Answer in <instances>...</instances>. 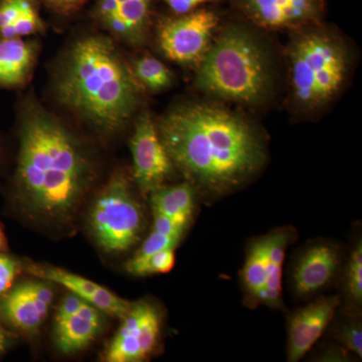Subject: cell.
Masks as SVG:
<instances>
[{
    "label": "cell",
    "instance_id": "cell-27",
    "mask_svg": "<svg viewBox=\"0 0 362 362\" xmlns=\"http://www.w3.org/2000/svg\"><path fill=\"white\" fill-rule=\"evenodd\" d=\"M21 271V266L18 259L0 254V296L13 288L14 280Z\"/></svg>",
    "mask_w": 362,
    "mask_h": 362
},
{
    "label": "cell",
    "instance_id": "cell-1",
    "mask_svg": "<svg viewBox=\"0 0 362 362\" xmlns=\"http://www.w3.org/2000/svg\"><path fill=\"white\" fill-rule=\"evenodd\" d=\"M156 126L173 168L206 199L237 192L268 160V145L258 126L221 104L185 102Z\"/></svg>",
    "mask_w": 362,
    "mask_h": 362
},
{
    "label": "cell",
    "instance_id": "cell-31",
    "mask_svg": "<svg viewBox=\"0 0 362 362\" xmlns=\"http://www.w3.org/2000/svg\"><path fill=\"white\" fill-rule=\"evenodd\" d=\"M8 337H7L6 331L0 325V354H4L8 345Z\"/></svg>",
    "mask_w": 362,
    "mask_h": 362
},
{
    "label": "cell",
    "instance_id": "cell-18",
    "mask_svg": "<svg viewBox=\"0 0 362 362\" xmlns=\"http://www.w3.org/2000/svg\"><path fill=\"white\" fill-rule=\"evenodd\" d=\"M37 58V47L21 37L0 40V88H16L30 77Z\"/></svg>",
    "mask_w": 362,
    "mask_h": 362
},
{
    "label": "cell",
    "instance_id": "cell-30",
    "mask_svg": "<svg viewBox=\"0 0 362 362\" xmlns=\"http://www.w3.org/2000/svg\"><path fill=\"white\" fill-rule=\"evenodd\" d=\"M45 1L57 13L70 14L78 11L85 4L86 0H45Z\"/></svg>",
    "mask_w": 362,
    "mask_h": 362
},
{
    "label": "cell",
    "instance_id": "cell-15",
    "mask_svg": "<svg viewBox=\"0 0 362 362\" xmlns=\"http://www.w3.org/2000/svg\"><path fill=\"white\" fill-rule=\"evenodd\" d=\"M28 272L35 277L63 286L69 292L82 298L100 311L117 318L122 319L132 305L103 286L57 267L33 264L28 267Z\"/></svg>",
    "mask_w": 362,
    "mask_h": 362
},
{
    "label": "cell",
    "instance_id": "cell-29",
    "mask_svg": "<svg viewBox=\"0 0 362 362\" xmlns=\"http://www.w3.org/2000/svg\"><path fill=\"white\" fill-rule=\"evenodd\" d=\"M221 1L223 0H163L164 4L175 13V16L192 13L202 7H206L207 4H218Z\"/></svg>",
    "mask_w": 362,
    "mask_h": 362
},
{
    "label": "cell",
    "instance_id": "cell-23",
    "mask_svg": "<svg viewBox=\"0 0 362 362\" xmlns=\"http://www.w3.org/2000/svg\"><path fill=\"white\" fill-rule=\"evenodd\" d=\"M175 265V249L168 247L152 255L144 261L136 264H126V270L134 276L158 275L169 273Z\"/></svg>",
    "mask_w": 362,
    "mask_h": 362
},
{
    "label": "cell",
    "instance_id": "cell-13",
    "mask_svg": "<svg viewBox=\"0 0 362 362\" xmlns=\"http://www.w3.org/2000/svg\"><path fill=\"white\" fill-rule=\"evenodd\" d=\"M2 296L0 315L16 329L35 333L47 315L54 290L47 281H26Z\"/></svg>",
    "mask_w": 362,
    "mask_h": 362
},
{
    "label": "cell",
    "instance_id": "cell-14",
    "mask_svg": "<svg viewBox=\"0 0 362 362\" xmlns=\"http://www.w3.org/2000/svg\"><path fill=\"white\" fill-rule=\"evenodd\" d=\"M153 0H97L96 18L117 39L141 47L148 37Z\"/></svg>",
    "mask_w": 362,
    "mask_h": 362
},
{
    "label": "cell",
    "instance_id": "cell-10",
    "mask_svg": "<svg viewBox=\"0 0 362 362\" xmlns=\"http://www.w3.org/2000/svg\"><path fill=\"white\" fill-rule=\"evenodd\" d=\"M130 148L134 182L142 194H149L164 185L175 168L148 112H143L136 120Z\"/></svg>",
    "mask_w": 362,
    "mask_h": 362
},
{
    "label": "cell",
    "instance_id": "cell-26",
    "mask_svg": "<svg viewBox=\"0 0 362 362\" xmlns=\"http://www.w3.org/2000/svg\"><path fill=\"white\" fill-rule=\"evenodd\" d=\"M33 0H0V40L11 39V28Z\"/></svg>",
    "mask_w": 362,
    "mask_h": 362
},
{
    "label": "cell",
    "instance_id": "cell-16",
    "mask_svg": "<svg viewBox=\"0 0 362 362\" xmlns=\"http://www.w3.org/2000/svg\"><path fill=\"white\" fill-rule=\"evenodd\" d=\"M103 327V312L88 302L62 322L54 323V340L59 351L70 354L86 349Z\"/></svg>",
    "mask_w": 362,
    "mask_h": 362
},
{
    "label": "cell",
    "instance_id": "cell-24",
    "mask_svg": "<svg viewBox=\"0 0 362 362\" xmlns=\"http://www.w3.org/2000/svg\"><path fill=\"white\" fill-rule=\"evenodd\" d=\"M335 339L347 351L352 352L359 358L362 357V327L358 313H351L346 320L338 324L333 334Z\"/></svg>",
    "mask_w": 362,
    "mask_h": 362
},
{
    "label": "cell",
    "instance_id": "cell-4",
    "mask_svg": "<svg viewBox=\"0 0 362 362\" xmlns=\"http://www.w3.org/2000/svg\"><path fill=\"white\" fill-rule=\"evenodd\" d=\"M251 23H226L197 66L194 86L206 96L249 107L268 103L278 88L275 52Z\"/></svg>",
    "mask_w": 362,
    "mask_h": 362
},
{
    "label": "cell",
    "instance_id": "cell-6",
    "mask_svg": "<svg viewBox=\"0 0 362 362\" xmlns=\"http://www.w3.org/2000/svg\"><path fill=\"white\" fill-rule=\"evenodd\" d=\"M89 225L98 246L105 252L120 254L139 242L144 232V209L123 171L114 173L95 199Z\"/></svg>",
    "mask_w": 362,
    "mask_h": 362
},
{
    "label": "cell",
    "instance_id": "cell-22",
    "mask_svg": "<svg viewBox=\"0 0 362 362\" xmlns=\"http://www.w3.org/2000/svg\"><path fill=\"white\" fill-rule=\"evenodd\" d=\"M344 294L352 308L358 310L362 303V244L359 240L344 268Z\"/></svg>",
    "mask_w": 362,
    "mask_h": 362
},
{
    "label": "cell",
    "instance_id": "cell-5",
    "mask_svg": "<svg viewBox=\"0 0 362 362\" xmlns=\"http://www.w3.org/2000/svg\"><path fill=\"white\" fill-rule=\"evenodd\" d=\"M293 32L287 47L290 107L296 115H318L349 82L354 66L351 49L322 21Z\"/></svg>",
    "mask_w": 362,
    "mask_h": 362
},
{
    "label": "cell",
    "instance_id": "cell-2",
    "mask_svg": "<svg viewBox=\"0 0 362 362\" xmlns=\"http://www.w3.org/2000/svg\"><path fill=\"white\" fill-rule=\"evenodd\" d=\"M95 177L94 161L77 136L42 107H26L14 180L23 213L51 228L71 225Z\"/></svg>",
    "mask_w": 362,
    "mask_h": 362
},
{
    "label": "cell",
    "instance_id": "cell-3",
    "mask_svg": "<svg viewBox=\"0 0 362 362\" xmlns=\"http://www.w3.org/2000/svg\"><path fill=\"white\" fill-rule=\"evenodd\" d=\"M54 90L66 110L98 132L111 135L129 123L143 89L113 40L88 35L69 49L54 78Z\"/></svg>",
    "mask_w": 362,
    "mask_h": 362
},
{
    "label": "cell",
    "instance_id": "cell-17",
    "mask_svg": "<svg viewBox=\"0 0 362 362\" xmlns=\"http://www.w3.org/2000/svg\"><path fill=\"white\" fill-rule=\"evenodd\" d=\"M268 276L265 286V303L275 310L283 308V265L287 247L296 239V230L292 226H283L267 233Z\"/></svg>",
    "mask_w": 362,
    "mask_h": 362
},
{
    "label": "cell",
    "instance_id": "cell-32",
    "mask_svg": "<svg viewBox=\"0 0 362 362\" xmlns=\"http://www.w3.org/2000/svg\"><path fill=\"white\" fill-rule=\"evenodd\" d=\"M6 249V239L1 228H0V254Z\"/></svg>",
    "mask_w": 362,
    "mask_h": 362
},
{
    "label": "cell",
    "instance_id": "cell-8",
    "mask_svg": "<svg viewBox=\"0 0 362 362\" xmlns=\"http://www.w3.org/2000/svg\"><path fill=\"white\" fill-rule=\"evenodd\" d=\"M104 354L107 362H139L154 354L160 339L162 313L150 300L133 302Z\"/></svg>",
    "mask_w": 362,
    "mask_h": 362
},
{
    "label": "cell",
    "instance_id": "cell-20",
    "mask_svg": "<svg viewBox=\"0 0 362 362\" xmlns=\"http://www.w3.org/2000/svg\"><path fill=\"white\" fill-rule=\"evenodd\" d=\"M152 213L189 226L194 220L197 189L189 182L175 185H161L150 192Z\"/></svg>",
    "mask_w": 362,
    "mask_h": 362
},
{
    "label": "cell",
    "instance_id": "cell-9",
    "mask_svg": "<svg viewBox=\"0 0 362 362\" xmlns=\"http://www.w3.org/2000/svg\"><path fill=\"white\" fill-rule=\"evenodd\" d=\"M259 30H296L322 21L325 0H228Z\"/></svg>",
    "mask_w": 362,
    "mask_h": 362
},
{
    "label": "cell",
    "instance_id": "cell-28",
    "mask_svg": "<svg viewBox=\"0 0 362 362\" xmlns=\"http://www.w3.org/2000/svg\"><path fill=\"white\" fill-rule=\"evenodd\" d=\"M85 303L86 301L82 298L69 292V295H66L59 304L56 316H54V323L62 322L69 317L73 316L82 308Z\"/></svg>",
    "mask_w": 362,
    "mask_h": 362
},
{
    "label": "cell",
    "instance_id": "cell-11",
    "mask_svg": "<svg viewBox=\"0 0 362 362\" xmlns=\"http://www.w3.org/2000/svg\"><path fill=\"white\" fill-rule=\"evenodd\" d=\"M341 263L340 250L334 243L319 240L304 247L291 269L295 296L310 298L333 282Z\"/></svg>",
    "mask_w": 362,
    "mask_h": 362
},
{
    "label": "cell",
    "instance_id": "cell-12",
    "mask_svg": "<svg viewBox=\"0 0 362 362\" xmlns=\"http://www.w3.org/2000/svg\"><path fill=\"white\" fill-rule=\"evenodd\" d=\"M339 305V296H322L293 312L287 325L288 361H301L310 351L332 322Z\"/></svg>",
    "mask_w": 362,
    "mask_h": 362
},
{
    "label": "cell",
    "instance_id": "cell-21",
    "mask_svg": "<svg viewBox=\"0 0 362 362\" xmlns=\"http://www.w3.org/2000/svg\"><path fill=\"white\" fill-rule=\"evenodd\" d=\"M131 69L143 90L160 92L173 85V74L162 62L150 54L136 59Z\"/></svg>",
    "mask_w": 362,
    "mask_h": 362
},
{
    "label": "cell",
    "instance_id": "cell-25",
    "mask_svg": "<svg viewBox=\"0 0 362 362\" xmlns=\"http://www.w3.org/2000/svg\"><path fill=\"white\" fill-rule=\"evenodd\" d=\"M181 238L173 237V235H165L158 232V230L152 228L151 233L148 237L142 243L134 256L128 261L129 264L140 263L145 259L149 258L152 255L162 251V250L168 249V247H175L181 242Z\"/></svg>",
    "mask_w": 362,
    "mask_h": 362
},
{
    "label": "cell",
    "instance_id": "cell-19",
    "mask_svg": "<svg viewBox=\"0 0 362 362\" xmlns=\"http://www.w3.org/2000/svg\"><path fill=\"white\" fill-rule=\"evenodd\" d=\"M268 276L267 235L255 238L247 247L246 259L240 272L245 304L256 308L265 303V286Z\"/></svg>",
    "mask_w": 362,
    "mask_h": 362
},
{
    "label": "cell",
    "instance_id": "cell-7",
    "mask_svg": "<svg viewBox=\"0 0 362 362\" xmlns=\"http://www.w3.org/2000/svg\"><path fill=\"white\" fill-rule=\"evenodd\" d=\"M220 25V16L206 7L162 21L157 42L162 54L180 65L199 66Z\"/></svg>",
    "mask_w": 362,
    "mask_h": 362
}]
</instances>
